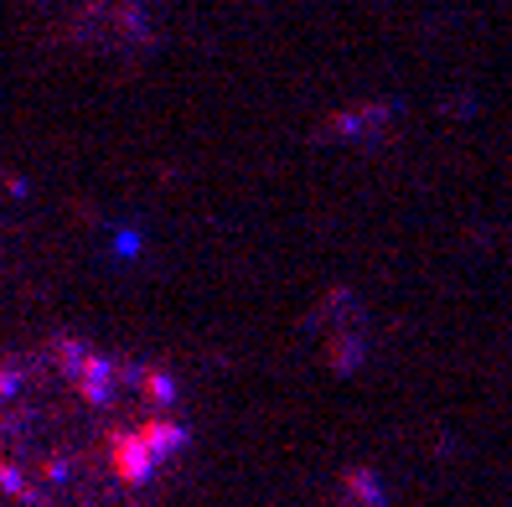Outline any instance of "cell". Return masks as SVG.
Instances as JSON below:
<instances>
[{
    "instance_id": "6da1fadb",
    "label": "cell",
    "mask_w": 512,
    "mask_h": 507,
    "mask_svg": "<svg viewBox=\"0 0 512 507\" xmlns=\"http://www.w3.org/2000/svg\"><path fill=\"white\" fill-rule=\"evenodd\" d=\"M176 383L130 352L37 342L0 357V492L16 507H114L182 451Z\"/></svg>"
},
{
    "instance_id": "7a4b0ae2",
    "label": "cell",
    "mask_w": 512,
    "mask_h": 507,
    "mask_svg": "<svg viewBox=\"0 0 512 507\" xmlns=\"http://www.w3.org/2000/svg\"><path fill=\"white\" fill-rule=\"evenodd\" d=\"M42 6L78 42H104V47L135 42L150 21V0H42Z\"/></svg>"
}]
</instances>
